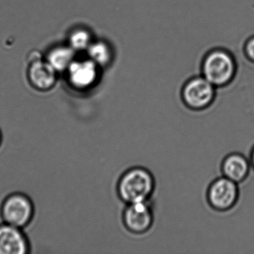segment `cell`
Returning a JSON list of instances; mask_svg holds the SVG:
<instances>
[{
    "label": "cell",
    "instance_id": "1",
    "mask_svg": "<svg viewBox=\"0 0 254 254\" xmlns=\"http://www.w3.org/2000/svg\"><path fill=\"white\" fill-rule=\"evenodd\" d=\"M155 187L154 177L145 168L133 167L126 171L119 181L117 191L127 203L148 201Z\"/></svg>",
    "mask_w": 254,
    "mask_h": 254
},
{
    "label": "cell",
    "instance_id": "2",
    "mask_svg": "<svg viewBox=\"0 0 254 254\" xmlns=\"http://www.w3.org/2000/svg\"><path fill=\"white\" fill-rule=\"evenodd\" d=\"M236 66L228 52L215 50L208 53L202 65L203 76L215 87H224L234 78Z\"/></svg>",
    "mask_w": 254,
    "mask_h": 254
},
{
    "label": "cell",
    "instance_id": "3",
    "mask_svg": "<svg viewBox=\"0 0 254 254\" xmlns=\"http://www.w3.org/2000/svg\"><path fill=\"white\" fill-rule=\"evenodd\" d=\"M215 87L203 76L191 78L186 83L183 88V101L190 109L194 111L205 109L215 99Z\"/></svg>",
    "mask_w": 254,
    "mask_h": 254
},
{
    "label": "cell",
    "instance_id": "4",
    "mask_svg": "<svg viewBox=\"0 0 254 254\" xmlns=\"http://www.w3.org/2000/svg\"><path fill=\"white\" fill-rule=\"evenodd\" d=\"M237 183L223 176L217 178L207 190V200L213 209L226 211L235 206L239 198Z\"/></svg>",
    "mask_w": 254,
    "mask_h": 254
},
{
    "label": "cell",
    "instance_id": "5",
    "mask_svg": "<svg viewBox=\"0 0 254 254\" xmlns=\"http://www.w3.org/2000/svg\"><path fill=\"white\" fill-rule=\"evenodd\" d=\"M33 206L24 194H14L7 197L2 207V215L5 224L21 228L30 221Z\"/></svg>",
    "mask_w": 254,
    "mask_h": 254
},
{
    "label": "cell",
    "instance_id": "6",
    "mask_svg": "<svg viewBox=\"0 0 254 254\" xmlns=\"http://www.w3.org/2000/svg\"><path fill=\"white\" fill-rule=\"evenodd\" d=\"M57 73L54 68L46 59H43L38 52L31 55L27 75L32 87L42 91L50 90L56 84Z\"/></svg>",
    "mask_w": 254,
    "mask_h": 254
},
{
    "label": "cell",
    "instance_id": "7",
    "mask_svg": "<svg viewBox=\"0 0 254 254\" xmlns=\"http://www.w3.org/2000/svg\"><path fill=\"white\" fill-rule=\"evenodd\" d=\"M153 221L152 209L148 201L127 203L123 212L125 227L136 234H141L149 230Z\"/></svg>",
    "mask_w": 254,
    "mask_h": 254
},
{
    "label": "cell",
    "instance_id": "8",
    "mask_svg": "<svg viewBox=\"0 0 254 254\" xmlns=\"http://www.w3.org/2000/svg\"><path fill=\"white\" fill-rule=\"evenodd\" d=\"M99 69V66L90 59H75L66 69L68 81L78 90L90 88L97 81Z\"/></svg>",
    "mask_w": 254,
    "mask_h": 254
},
{
    "label": "cell",
    "instance_id": "9",
    "mask_svg": "<svg viewBox=\"0 0 254 254\" xmlns=\"http://www.w3.org/2000/svg\"><path fill=\"white\" fill-rule=\"evenodd\" d=\"M29 245L20 228L5 224L0 225V254H25Z\"/></svg>",
    "mask_w": 254,
    "mask_h": 254
},
{
    "label": "cell",
    "instance_id": "10",
    "mask_svg": "<svg viewBox=\"0 0 254 254\" xmlns=\"http://www.w3.org/2000/svg\"><path fill=\"white\" fill-rule=\"evenodd\" d=\"M251 163L249 160L239 153H233L223 160L221 171L226 178L234 182H242L249 175Z\"/></svg>",
    "mask_w": 254,
    "mask_h": 254
},
{
    "label": "cell",
    "instance_id": "11",
    "mask_svg": "<svg viewBox=\"0 0 254 254\" xmlns=\"http://www.w3.org/2000/svg\"><path fill=\"white\" fill-rule=\"evenodd\" d=\"M76 52L69 45H60L53 47L47 53V62L57 72L66 71L75 59Z\"/></svg>",
    "mask_w": 254,
    "mask_h": 254
},
{
    "label": "cell",
    "instance_id": "12",
    "mask_svg": "<svg viewBox=\"0 0 254 254\" xmlns=\"http://www.w3.org/2000/svg\"><path fill=\"white\" fill-rule=\"evenodd\" d=\"M88 59L93 61L98 66H107L112 60L111 47L103 41H93L87 50Z\"/></svg>",
    "mask_w": 254,
    "mask_h": 254
},
{
    "label": "cell",
    "instance_id": "13",
    "mask_svg": "<svg viewBox=\"0 0 254 254\" xmlns=\"http://www.w3.org/2000/svg\"><path fill=\"white\" fill-rule=\"evenodd\" d=\"M91 34L87 29L78 28L72 31L68 38V45L75 52L87 51L89 46L93 42Z\"/></svg>",
    "mask_w": 254,
    "mask_h": 254
},
{
    "label": "cell",
    "instance_id": "14",
    "mask_svg": "<svg viewBox=\"0 0 254 254\" xmlns=\"http://www.w3.org/2000/svg\"><path fill=\"white\" fill-rule=\"evenodd\" d=\"M245 54L247 57L251 61L254 62V37L250 38L247 41L245 47Z\"/></svg>",
    "mask_w": 254,
    "mask_h": 254
},
{
    "label": "cell",
    "instance_id": "15",
    "mask_svg": "<svg viewBox=\"0 0 254 254\" xmlns=\"http://www.w3.org/2000/svg\"><path fill=\"white\" fill-rule=\"evenodd\" d=\"M250 163H251V166H252L253 168L254 169V147L253 148L252 151H251Z\"/></svg>",
    "mask_w": 254,
    "mask_h": 254
},
{
    "label": "cell",
    "instance_id": "16",
    "mask_svg": "<svg viewBox=\"0 0 254 254\" xmlns=\"http://www.w3.org/2000/svg\"><path fill=\"white\" fill-rule=\"evenodd\" d=\"M0 142H1V133H0Z\"/></svg>",
    "mask_w": 254,
    "mask_h": 254
}]
</instances>
